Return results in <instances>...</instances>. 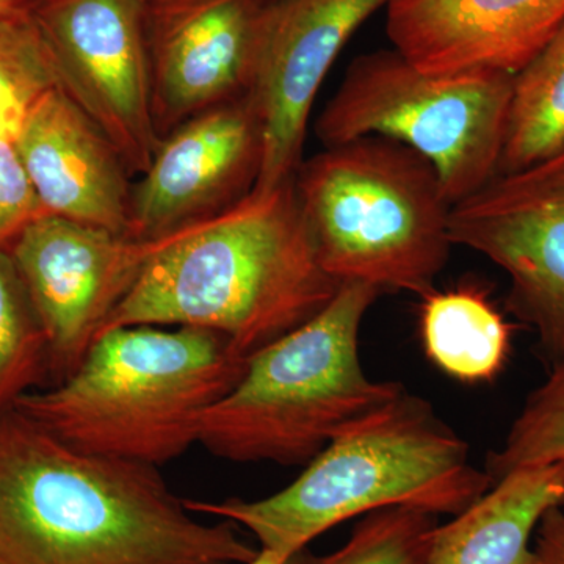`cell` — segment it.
Returning a JSON list of instances; mask_svg holds the SVG:
<instances>
[{
	"label": "cell",
	"instance_id": "12",
	"mask_svg": "<svg viewBox=\"0 0 564 564\" xmlns=\"http://www.w3.org/2000/svg\"><path fill=\"white\" fill-rule=\"evenodd\" d=\"M262 159L250 96L196 115L163 137L132 185L129 237L165 239L231 209L254 191Z\"/></svg>",
	"mask_w": 564,
	"mask_h": 564
},
{
	"label": "cell",
	"instance_id": "11",
	"mask_svg": "<svg viewBox=\"0 0 564 564\" xmlns=\"http://www.w3.org/2000/svg\"><path fill=\"white\" fill-rule=\"evenodd\" d=\"M392 0H269L259 28L250 99L263 135L267 192L295 176L311 110L333 63L355 32Z\"/></svg>",
	"mask_w": 564,
	"mask_h": 564
},
{
	"label": "cell",
	"instance_id": "10",
	"mask_svg": "<svg viewBox=\"0 0 564 564\" xmlns=\"http://www.w3.org/2000/svg\"><path fill=\"white\" fill-rule=\"evenodd\" d=\"M162 240L43 215L11 245L46 336L47 359L63 378L79 366Z\"/></svg>",
	"mask_w": 564,
	"mask_h": 564
},
{
	"label": "cell",
	"instance_id": "7",
	"mask_svg": "<svg viewBox=\"0 0 564 564\" xmlns=\"http://www.w3.org/2000/svg\"><path fill=\"white\" fill-rule=\"evenodd\" d=\"M511 74H432L399 51L359 55L315 120L323 147L362 137L406 144L432 163L452 206L499 174Z\"/></svg>",
	"mask_w": 564,
	"mask_h": 564
},
{
	"label": "cell",
	"instance_id": "13",
	"mask_svg": "<svg viewBox=\"0 0 564 564\" xmlns=\"http://www.w3.org/2000/svg\"><path fill=\"white\" fill-rule=\"evenodd\" d=\"M267 2H144L152 117L161 139L196 115L250 95Z\"/></svg>",
	"mask_w": 564,
	"mask_h": 564
},
{
	"label": "cell",
	"instance_id": "23",
	"mask_svg": "<svg viewBox=\"0 0 564 564\" xmlns=\"http://www.w3.org/2000/svg\"><path fill=\"white\" fill-rule=\"evenodd\" d=\"M46 215L18 151L14 133L0 131V250H10L36 218Z\"/></svg>",
	"mask_w": 564,
	"mask_h": 564
},
{
	"label": "cell",
	"instance_id": "22",
	"mask_svg": "<svg viewBox=\"0 0 564 564\" xmlns=\"http://www.w3.org/2000/svg\"><path fill=\"white\" fill-rule=\"evenodd\" d=\"M54 87L57 70L33 10L0 17V131L17 133L28 110Z\"/></svg>",
	"mask_w": 564,
	"mask_h": 564
},
{
	"label": "cell",
	"instance_id": "17",
	"mask_svg": "<svg viewBox=\"0 0 564 564\" xmlns=\"http://www.w3.org/2000/svg\"><path fill=\"white\" fill-rule=\"evenodd\" d=\"M421 332L430 361L463 383L491 381L511 348V325L478 284L422 296Z\"/></svg>",
	"mask_w": 564,
	"mask_h": 564
},
{
	"label": "cell",
	"instance_id": "21",
	"mask_svg": "<svg viewBox=\"0 0 564 564\" xmlns=\"http://www.w3.org/2000/svg\"><path fill=\"white\" fill-rule=\"evenodd\" d=\"M551 367L544 383L527 397L502 447L486 458L494 485L522 467L564 463V352Z\"/></svg>",
	"mask_w": 564,
	"mask_h": 564
},
{
	"label": "cell",
	"instance_id": "5",
	"mask_svg": "<svg viewBox=\"0 0 564 564\" xmlns=\"http://www.w3.org/2000/svg\"><path fill=\"white\" fill-rule=\"evenodd\" d=\"M380 295L343 282L322 313L252 352L204 414L198 444L229 462L310 464L344 426L399 395L402 384L372 380L359 359V329Z\"/></svg>",
	"mask_w": 564,
	"mask_h": 564
},
{
	"label": "cell",
	"instance_id": "4",
	"mask_svg": "<svg viewBox=\"0 0 564 564\" xmlns=\"http://www.w3.org/2000/svg\"><path fill=\"white\" fill-rule=\"evenodd\" d=\"M492 486L432 404L403 389L344 426L282 491L261 500H185V507L245 527L285 560L356 516L410 507L454 518Z\"/></svg>",
	"mask_w": 564,
	"mask_h": 564
},
{
	"label": "cell",
	"instance_id": "20",
	"mask_svg": "<svg viewBox=\"0 0 564 564\" xmlns=\"http://www.w3.org/2000/svg\"><path fill=\"white\" fill-rule=\"evenodd\" d=\"M47 359V343L9 250H0V413L28 392Z\"/></svg>",
	"mask_w": 564,
	"mask_h": 564
},
{
	"label": "cell",
	"instance_id": "18",
	"mask_svg": "<svg viewBox=\"0 0 564 564\" xmlns=\"http://www.w3.org/2000/svg\"><path fill=\"white\" fill-rule=\"evenodd\" d=\"M564 150V22L514 74L499 174L521 172Z\"/></svg>",
	"mask_w": 564,
	"mask_h": 564
},
{
	"label": "cell",
	"instance_id": "14",
	"mask_svg": "<svg viewBox=\"0 0 564 564\" xmlns=\"http://www.w3.org/2000/svg\"><path fill=\"white\" fill-rule=\"evenodd\" d=\"M564 22V0H392L386 33L432 74L514 76Z\"/></svg>",
	"mask_w": 564,
	"mask_h": 564
},
{
	"label": "cell",
	"instance_id": "19",
	"mask_svg": "<svg viewBox=\"0 0 564 564\" xmlns=\"http://www.w3.org/2000/svg\"><path fill=\"white\" fill-rule=\"evenodd\" d=\"M437 527V516L429 511L380 508L364 514L339 551L313 555L304 547L282 564H425Z\"/></svg>",
	"mask_w": 564,
	"mask_h": 564
},
{
	"label": "cell",
	"instance_id": "8",
	"mask_svg": "<svg viewBox=\"0 0 564 564\" xmlns=\"http://www.w3.org/2000/svg\"><path fill=\"white\" fill-rule=\"evenodd\" d=\"M451 239L508 274L507 310L552 366L564 352V150L455 204Z\"/></svg>",
	"mask_w": 564,
	"mask_h": 564
},
{
	"label": "cell",
	"instance_id": "25",
	"mask_svg": "<svg viewBox=\"0 0 564 564\" xmlns=\"http://www.w3.org/2000/svg\"><path fill=\"white\" fill-rule=\"evenodd\" d=\"M36 3L39 0H0V17L29 13L35 9Z\"/></svg>",
	"mask_w": 564,
	"mask_h": 564
},
{
	"label": "cell",
	"instance_id": "15",
	"mask_svg": "<svg viewBox=\"0 0 564 564\" xmlns=\"http://www.w3.org/2000/svg\"><path fill=\"white\" fill-rule=\"evenodd\" d=\"M14 141L46 215L129 237L132 173L61 87L33 104Z\"/></svg>",
	"mask_w": 564,
	"mask_h": 564
},
{
	"label": "cell",
	"instance_id": "6",
	"mask_svg": "<svg viewBox=\"0 0 564 564\" xmlns=\"http://www.w3.org/2000/svg\"><path fill=\"white\" fill-rule=\"evenodd\" d=\"M295 188L334 280L421 299L436 289L454 247V206L419 152L373 135L325 148L300 163Z\"/></svg>",
	"mask_w": 564,
	"mask_h": 564
},
{
	"label": "cell",
	"instance_id": "1",
	"mask_svg": "<svg viewBox=\"0 0 564 564\" xmlns=\"http://www.w3.org/2000/svg\"><path fill=\"white\" fill-rule=\"evenodd\" d=\"M259 552L232 522L193 518L158 467L0 413V564H251Z\"/></svg>",
	"mask_w": 564,
	"mask_h": 564
},
{
	"label": "cell",
	"instance_id": "3",
	"mask_svg": "<svg viewBox=\"0 0 564 564\" xmlns=\"http://www.w3.org/2000/svg\"><path fill=\"white\" fill-rule=\"evenodd\" d=\"M247 362L210 329L120 326L104 332L61 384L22 393L11 408L70 447L158 467L199 443L204 414Z\"/></svg>",
	"mask_w": 564,
	"mask_h": 564
},
{
	"label": "cell",
	"instance_id": "24",
	"mask_svg": "<svg viewBox=\"0 0 564 564\" xmlns=\"http://www.w3.org/2000/svg\"><path fill=\"white\" fill-rule=\"evenodd\" d=\"M536 564H564V508H551L536 529L533 547Z\"/></svg>",
	"mask_w": 564,
	"mask_h": 564
},
{
	"label": "cell",
	"instance_id": "26",
	"mask_svg": "<svg viewBox=\"0 0 564 564\" xmlns=\"http://www.w3.org/2000/svg\"><path fill=\"white\" fill-rule=\"evenodd\" d=\"M282 562H284V558H281L280 555L265 551V549H261L258 558H256L251 564H282Z\"/></svg>",
	"mask_w": 564,
	"mask_h": 564
},
{
	"label": "cell",
	"instance_id": "16",
	"mask_svg": "<svg viewBox=\"0 0 564 564\" xmlns=\"http://www.w3.org/2000/svg\"><path fill=\"white\" fill-rule=\"evenodd\" d=\"M564 505V463L522 467L437 527L425 564H536L530 540Z\"/></svg>",
	"mask_w": 564,
	"mask_h": 564
},
{
	"label": "cell",
	"instance_id": "9",
	"mask_svg": "<svg viewBox=\"0 0 564 564\" xmlns=\"http://www.w3.org/2000/svg\"><path fill=\"white\" fill-rule=\"evenodd\" d=\"M33 17L58 87L141 176L162 141L152 117L143 0H39Z\"/></svg>",
	"mask_w": 564,
	"mask_h": 564
},
{
	"label": "cell",
	"instance_id": "2",
	"mask_svg": "<svg viewBox=\"0 0 564 564\" xmlns=\"http://www.w3.org/2000/svg\"><path fill=\"white\" fill-rule=\"evenodd\" d=\"M339 289L318 259L293 176L165 237L102 333L132 325L210 329L250 358L322 313Z\"/></svg>",
	"mask_w": 564,
	"mask_h": 564
},
{
	"label": "cell",
	"instance_id": "27",
	"mask_svg": "<svg viewBox=\"0 0 564 564\" xmlns=\"http://www.w3.org/2000/svg\"><path fill=\"white\" fill-rule=\"evenodd\" d=\"M143 2H148V0H143Z\"/></svg>",
	"mask_w": 564,
	"mask_h": 564
}]
</instances>
